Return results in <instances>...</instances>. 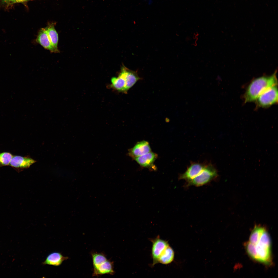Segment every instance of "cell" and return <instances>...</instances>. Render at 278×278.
<instances>
[{
  "mask_svg": "<svg viewBox=\"0 0 278 278\" xmlns=\"http://www.w3.org/2000/svg\"><path fill=\"white\" fill-rule=\"evenodd\" d=\"M276 72L268 76H263L252 81L248 86L244 95L246 102L256 100L263 92L269 88L277 84Z\"/></svg>",
  "mask_w": 278,
  "mask_h": 278,
  "instance_id": "6da1fadb",
  "label": "cell"
},
{
  "mask_svg": "<svg viewBox=\"0 0 278 278\" xmlns=\"http://www.w3.org/2000/svg\"><path fill=\"white\" fill-rule=\"evenodd\" d=\"M218 176L216 169L212 164L205 165L201 172L190 181L187 182V186H200L205 185L216 178Z\"/></svg>",
  "mask_w": 278,
  "mask_h": 278,
  "instance_id": "7a4b0ae2",
  "label": "cell"
},
{
  "mask_svg": "<svg viewBox=\"0 0 278 278\" xmlns=\"http://www.w3.org/2000/svg\"><path fill=\"white\" fill-rule=\"evenodd\" d=\"M256 100L258 105L263 107H268L277 102L278 90L277 85L271 87L266 90Z\"/></svg>",
  "mask_w": 278,
  "mask_h": 278,
  "instance_id": "3957f363",
  "label": "cell"
},
{
  "mask_svg": "<svg viewBox=\"0 0 278 278\" xmlns=\"http://www.w3.org/2000/svg\"><path fill=\"white\" fill-rule=\"evenodd\" d=\"M152 246L151 249V256L153 259L152 267L158 263V259L166 247L169 245L168 241L160 238L158 235L154 239H150Z\"/></svg>",
  "mask_w": 278,
  "mask_h": 278,
  "instance_id": "277c9868",
  "label": "cell"
},
{
  "mask_svg": "<svg viewBox=\"0 0 278 278\" xmlns=\"http://www.w3.org/2000/svg\"><path fill=\"white\" fill-rule=\"evenodd\" d=\"M205 165L199 163L192 164L184 173L181 175L179 179L188 182L196 176L203 170Z\"/></svg>",
  "mask_w": 278,
  "mask_h": 278,
  "instance_id": "5b68a950",
  "label": "cell"
},
{
  "mask_svg": "<svg viewBox=\"0 0 278 278\" xmlns=\"http://www.w3.org/2000/svg\"><path fill=\"white\" fill-rule=\"evenodd\" d=\"M151 149L149 142L143 141L137 142L129 150V155L134 158L139 157L150 152Z\"/></svg>",
  "mask_w": 278,
  "mask_h": 278,
  "instance_id": "8992f818",
  "label": "cell"
},
{
  "mask_svg": "<svg viewBox=\"0 0 278 278\" xmlns=\"http://www.w3.org/2000/svg\"><path fill=\"white\" fill-rule=\"evenodd\" d=\"M36 41L44 48L51 52L58 53L50 42L45 28H41L39 31Z\"/></svg>",
  "mask_w": 278,
  "mask_h": 278,
  "instance_id": "52a82bcc",
  "label": "cell"
},
{
  "mask_svg": "<svg viewBox=\"0 0 278 278\" xmlns=\"http://www.w3.org/2000/svg\"><path fill=\"white\" fill-rule=\"evenodd\" d=\"M36 162L35 160L30 158L14 155L13 156L9 165L16 169L27 168L29 167Z\"/></svg>",
  "mask_w": 278,
  "mask_h": 278,
  "instance_id": "ba28073f",
  "label": "cell"
},
{
  "mask_svg": "<svg viewBox=\"0 0 278 278\" xmlns=\"http://www.w3.org/2000/svg\"><path fill=\"white\" fill-rule=\"evenodd\" d=\"M68 258V257L64 256L60 252H53L48 255L42 264L58 266L60 265L64 260Z\"/></svg>",
  "mask_w": 278,
  "mask_h": 278,
  "instance_id": "9c48e42d",
  "label": "cell"
},
{
  "mask_svg": "<svg viewBox=\"0 0 278 278\" xmlns=\"http://www.w3.org/2000/svg\"><path fill=\"white\" fill-rule=\"evenodd\" d=\"M157 157L158 155L156 153L150 152L134 159L141 166L147 168H152H152L153 163Z\"/></svg>",
  "mask_w": 278,
  "mask_h": 278,
  "instance_id": "30bf717a",
  "label": "cell"
},
{
  "mask_svg": "<svg viewBox=\"0 0 278 278\" xmlns=\"http://www.w3.org/2000/svg\"><path fill=\"white\" fill-rule=\"evenodd\" d=\"M114 273L113 263L107 259L97 268L93 269V276H97L106 274L113 275Z\"/></svg>",
  "mask_w": 278,
  "mask_h": 278,
  "instance_id": "8fae6325",
  "label": "cell"
},
{
  "mask_svg": "<svg viewBox=\"0 0 278 278\" xmlns=\"http://www.w3.org/2000/svg\"><path fill=\"white\" fill-rule=\"evenodd\" d=\"M126 81V89L128 91L139 80L141 79L138 75L137 72L130 70L124 66L121 68Z\"/></svg>",
  "mask_w": 278,
  "mask_h": 278,
  "instance_id": "7c38bea8",
  "label": "cell"
},
{
  "mask_svg": "<svg viewBox=\"0 0 278 278\" xmlns=\"http://www.w3.org/2000/svg\"><path fill=\"white\" fill-rule=\"evenodd\" d=\"M111 86L118 91L126 93V80L123 73L120 72L117 77H113L111 79Z\"/></svg>",
  "mask_w": 278,
  "mask_h": 278,
  "instance_id": "4fadbf2b",
  "label": "cell"
},
{
  "mask_svg": "<svg viewBox=\"0 0 278 278\" xmlns=\"http://www.w3.org/2000/svg\"><path fill=\"white\" fill-rule=\"evenodd\" d=\"M55 25L54 23H49L45 28L53 46L57 53H58L59 52L58 47V33L55 28Z\"/></svg>",
  "mask_w": 278,
  "mask_h": 278,
  "instance_id": "5bb4252c",
  "label": "cell"
},
{
  "mask_svg": "<svg viewBox=\"0 0 278 278\" xmlns=\"http://www.w3.org/2000/svg\"><path fill=\"white\" fill-rule=\"evenodd\" d=\"M175 256L174 252L171 247L169 245L159 258L158 263L167 265L173 260Z\"/></svg>",
  "mask_w": 278,
  "mask_h": 278,
  "instance_id": "9a60e30c",
  "label": "cell"
},
{
  "mask_svg": "<svg viewBox=\"0 0 278 278\" xmlns=\"http://www.w3.org/2000/svg\"><path fill=\"white\" fill-rule=\"evenodd\" d=\"M265 229L263 227L256 225L250 236L249 242L253 244H256Z\"/></svg>",
  "mask_w": 278,
  "mask_h": 278,
  "instance_id": "2e32d148",
  "label": "cell"
},
{
  "mask_svg": "<svg viewBox=\"0 0 278 278\" xmlns=\"http://www.w3.org/2000/svg\"><path fill=\"white\" fill-rule=\"evenodd\" d=\"M93 269L97 268L101 264L107 259L103 254L93 253L91 254Z\"/></svg>",
  "mask_w": 278,
  "mask_h": 278,
  "instance_id": "e0dca14e",
  "label": "cell"
},
{
  "mask_svg": "<svg viewBox=\"0 0 278 278\" xmlns=\"http://www.w3.org/2000/svg\"><path fill=\"white\" fill-rule=\"evenodd\" d=\"M13 156L12 154L8 152L0 153V167L9 165Z\"/></svg>",
  "mask_w": 278,
  "mask_h": 278,
  "instance_id": "ac0fdd59",
  "label": "cell"
},
{
  "mask_svg": "<svg viewBox=\"0 0 278 278\" xmlns=\"http://www.w3.org/2000/svg\"><path fill=\"white\" fill-rule=\"evenodd\" d=\"M30 0H8V1L11 2L13 3L23 2Z\"/></svg>",
  "mask_w": 278,
  "mask_h": 278,
  "instance_id": "d6986e66",
  "label": "cell"
},
{
  "mask_svg": "<svg viewBox=\"0 0 278 278\" xmlns=\"http://www.w3.org/2000/svg\"><path fill=\"white\" fill-rule=\"evenodd\" d=\"M5 1H8V0H5Z\"/></svg>",
  "mask_w": 278,
  "mask_h": 278,
  "instance_id": "ffe728a7",
  "label": "cell"
}]
</instances>
